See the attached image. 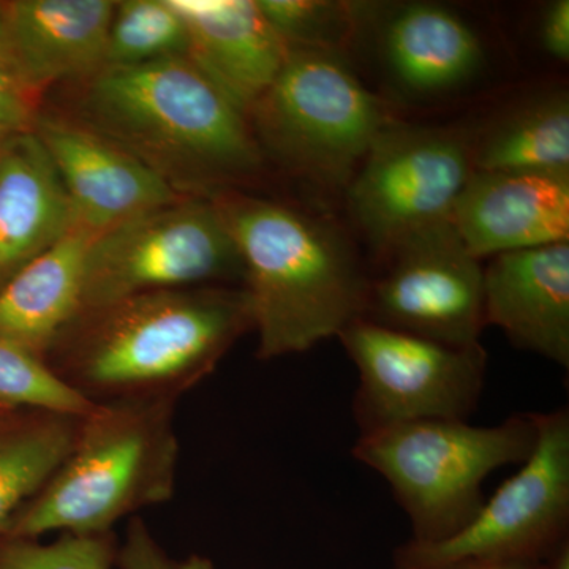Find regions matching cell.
Instances as JSON below:
<instances>
[{
	"mask_svg": "<svg viewBox=\"0 0 569 569\" xmlns=\"http://www.w3.org/2000/svg\"><path fill=\"white\" fill-rule=\"evenodd\" d=\"M252 329L242 287L153 291L82 313L44 361L93 406L176 403Z\"/></svg>",
	"mask_w": 569,
	"mask_h": 569,
	"instance_id": "1",
	"label": "cell"
},
{
	"mask_svg": "<svg viewBox=\"0 0 569 569\" xmlns=\"http://www.w3.org/2000/svg\"><path fill=\"white\" fill-rule=\"evenodd\" d=\"M84 114L89 127L141 160L179 197H217L261 167L246 112L187 56L99 71Z\"/></svg>",
	"mask_w": 569,
	"mask_h": 569,
	"instance_id": "2",
	"label": "cell"
},
{
	"mask_svg": "<svg viewBox=\"0 0 569 569\" xmlns=\"http://www.w3.org/2000/svg\"><path fill=\"white\" fill-rule=\"evenodd\" d=\"M212 200L241 257L258 359L305 353L362 317L370 279L335 228L247 194Z\"/></svg>",
	"mask_w": 569,
	"mask_h": 569,
	"instance_id": "3",
	"label": "cell"
},
{
	"mask_svg": "<svg viewBox=\"0 0 569 569\" xmlns=\"http://www.w3.org/2000/svg\"><path fill=\"white\" fill-rule=\"evenodd\" d=\"M174 402L96 406L58 470L13 516L2 537L107 535L122 519L174 496L181 443Z\"/></svg>",
	"mask_w": 569,
	"mask_h": 569,
	"instance_id": "4",
	"label": "cell"
},
{
	"mask_svg": "<svg viewBox=\"0 0 569 569\" xmlns=\"http://www.w3.org/2000/svg\"><path fill=\"white\" fill-rule=\"evenodd\" d=\"M537 445L533 413L479 427L458 419L407 422L359 436L353 456L387 479L413 538L436 545L460 533L485 505L482 482L523 463Z\"/></svg>",
	"mask_w": 569,
	"mask_h": 569,
	"instance_id": "5",
	"label": "cell"
},
{
	"mask_svg": "<svg viewBox=\"0 0 569 569\" xmlns=\"http://www.w3.org/2000/svg\"><path fill=\"white\" fill-rule=\"evenodd\" d=\"M258 137L291 170L346 186L385 127L378 97L336 52L290 48L271 88L252 108Z\"/></svg>",
	"mask_w": 569,
	"mask_h": 569,
	"instance_id": "6",
	"label": "cell"
},
{
	"mask_svg": "<svg viewBox=\"0 0 569 569\" xmlns=\"http://www.w3.org/2000/svg\"><path fill=\"white\" fill-rule=\"evenodd\" d=\"M242 279L241 257L212 198H186L96 236L80 316L138 295L242 287Z\"/></svg>",
	"mask_w": 569,
	"mask_h": 569,
	"instance_id": "7",
	"label": "cell"
},
{
	"mask_svg": "<svg viewBox=\"0 0 569 569\" xmlns=\"http://www.w3.org/2000/svg\"><path fill=\"white\" fill-rule=\"evenodd\" d=\"M358 369L353 417L361 436L429 419L467 421L488 372L481 343L451 347L359 320L339 336Z\"/></svg>",
	"mask_w": 569,
	"mask_h": 569,
	"instance_id": "8",
	"label": "cell"
},
{
	"mask_svg": "<svg viewBox=\"0 0 569 569\" xmlns=\"http://www.w3.org/2000/svg\"><path fill=\"white\" fill-rule=\"evenodd\" d=\"M537 445L522 468L455 537L396 552V569H436L466 560H548L568 541L569 413H533Z\"/></svg>",
	"mask_w": 569,
	"mask_h": 569,
	"instance_id": "9",
	"label": "cell"
},
{
	"mask_svg": "<svg viewBox=\"0 0 569 569\" xmlns=\"http://www.w3.org/2000/svg\"><path fill=\"white\" fill-rule=\"evenodd\" d=\"M473 173L470 149L458 134L391 122L351 178V212L380 252L422 231L452 222Z\"/></svg>",
	"mask_w": 569,
	"mask_h": 569,
	"instance_id": "10",
	"label": "cell"
},
{
	"mask_svg": "<svg viewBox=\"0 0 569 569\" xmlns=\"http://www.w3.org/2000/svg\"><path fill=\"white\" fill-rule=\"evenodd\" d=\"M369 280L362 320L451 347L479 343L486 328L485 268L452 222L422 231L387 254Z\"/></svg>",
	"mask_w": 569,
	"mask_h": 569,
	"instance_id": "11",
	"label": "cell"
},
{
	"mask_svg": "<svg viewBox=\"0 0 569 569\" xmlns=\"http://www.w3.org/2000/svg\"><path fill=\"white\" fill-rule=\"evenodd\" d=\"M32 130L61 178L74 228L102 234L179 200L151 168L88 123L41 118Z\"/></svg>",
	"mask_w": 569,
	"mask_h": 569,
	"instance_id": "12",
	"label": "cell"
},
{
	"mask_svg": "<svg viewBox=\"0 0 569 569\" xmlns=\"http://www.w3.org/2000/svg\"><path fill=\"white\" fill-rule=\"evenodd\" d=\"M452 224L479 261L568 242L569 173L473 170Z\"/></svg>",
	"mask_w": 569,
	"mask_h": 569,
	"instance_id": "13",
	"label": "cell"
},
{
	"mask_svg": "<svg viewBox=\"0 0 569 569\" xmlns=\"http://www.w3.org/2000/svg\"><path fill=\"white\" fill-rule=\"evenodd\" d=\"M114 7L110 0L0 3L3 43L26 91L102 71Z\"/></svg>",
	"mask_w": 569,
	"mask_h": 569,
	"instance_id": "14",
	"label": "cell"
},
{
	"mask_svg": "<svg viewBox=\"0 0 569 569\" xmlns=\"http://www.w3.org/2000/svg\"><path fill=\"white\" fill-rule=\"evenodd\" d=\"M486 325L520 350L569 366V242L501 253L485 268Z\"/></svg>",
	"mask_w": 569,
	"mask_h": 569,
	"instance_id": "15",
	"label": "cell"
},
{
	"mask_svg": "<svg viewBox=\"0 0 569 569\" xmlns=\"http://www.w3.org/2000/svg\"><path fill=\"white\" fill-rule=\"evenodd\" d=\"M189 31L190 59L246 114L264 96L290 47L257 0H171Z\"/></svg>",
	"mask_w": 569,
	"mask_h": 569,
	"instance_id": "16",
	"label": "cell"
},
{
	"mask_svg": "<svg viewBox=\"0 0 569 569\" xmlns=\"http://www.w3.org/2000/svg\"><path fill=\"white\" fill-rule=\"evenodd\" d=\"M61 178L33 130L0 156V287L73 230Z\"/></svg>",
	"mask_w": 569,
	"mask_h": 569,
	"instance_id": "17",
	"label": "cell"
},
{
	"mask_svg": "<svg viewBox=\"0 0 569 569\" xmlns=\"http://www.w3.org/2000/svg\"><path fill=\"white\" fill-rule=\"evenodd\" d=\"M93 239L96 234L73 228L0 287V337L47 358L80 317Z\"/></svg>",
	"mask_w": 569,
	"mask_h": 569,
	"instance_id": "18",
	"label": "cell"
},
{
	"mask_svg": "<svg viewBox=\"0 0 569 569\" xmlns=\"http://www.w3.org/2000/svg\"><path fill=\"white\" fill-rule=\"evenodd\" d=\"M388 63L415 92H441L467 81L478 69L482 48L458 14L430 3H413L389 21Z\"/></svg>",
	"mask_w": 569,
	"mask_h": 569,
	"instance_id": "19",
	"label": "cell"
},
{
	"mask_svg": "<svg viewBox=\"0 0 569 569\" xmlns=\"http://www.w3.org/2000/svg\"><path fill=\"white\" fill-rule=\"evenodd\" d=\"M81 418L48 411L0 418V537L67 458Z\"/></svg>",
	"mask_w": 569,
	"mask_h": 569,
	"instance_id": "20",
	"label": "cell"
},
{
	"mask_svg": "<svg viewBox=\"0 0 569 569\" xmlns=\"http://www.w3.org/2000/svg\"><path fill=\"white\" fill-rule=\"evenodd\" d=\"M473 170L569 173L567 93H550L512 112L486 134Z\"/></svg>",
	"mask_w": 569,
	"mask_h": 569,
	"instance_id": "21",
	"label": "cell"
},
{
	"mask_svg": "<svg viewBox=\"0 0 569 569\" xmlns=\"http://www.w3.org/2000/svg\"><path fill=\"white\" fill-rule=\"evenodd\" d=\"M189 54V31L171 0L116 2L103 69H129Z\"/></svg>",
	"mask_w": 569,
	"mask_h": 569,
	"instance_id": "22",
	"label": "cell"
},
{
	"mask_svg": "<svg viewBox=\"0 0 569 569\" xmlns=\"http://www.w3.org/2000/svg\"><path fill=\"white\" fill-rule=\"evenodd\" d=\"M93 403L56 376L40 356L0 337V408L84 417Z\"/></svg>",
	"mask_w": 569,
	"mask_h": 569,
	"instance_id": "23",
	"label": "cell"
},
{
	"mask_svg": "<svg viewBox=\"0 0 569 569\" xmlns=\"http://www.w3.org/2000/svg\"><path fill=\"white\" fill-rule=\"evenodd\" d=\"M261 13L290 48L336 52L355 31V7L321 0H257Z\"/></svg>",
	"mask_w": 569,
	"mask_h": 569,
	"instance_id": "24",
	"label": "cell"
},
{
	"mask_svg": "<svg viewBox=\"0 0 569 569\" xmlns=\"http://www.w3.org/2000/svg\"><path fill=\"white\" fill-rule=\"evenodd\" d=\"M119 542L114 533L0 537V569H114Z\"/></svg>",
	"mask_w": 569,
	"mask_h": 569,
	"instance_id": "25",
	"label": "cell"
},
{
	"mask_svg": "<svg viewBox=\"0 0 569 569\" xmlns=\"http://www.w3.org/2000/svg\"><path fill=\"white\" fill-rule=\"evenodd\" d=\"M28 130H31L29 92L11 66L0 24V156L11 140Z\"/></svg>",
	"mask_w": 569,
	"mask_h": 569,
	"instance_id": "26",
	"label": "cell"
},
{
	"mask_svg": "<svg viewBox=\"0 0 569 569\" xmlns=\"http://www.w3.org/2000/svg\"><path fill=\"white\" fill-rule=\"evenodd\" d=\"M119 569H178L141 518L130 519L123 541L119 542Z\"/></svg>",
	"mask_w": 569,
	"mask_h": 569,
	"instance_id": "27",
	"label": "cell"
},
{
	"mask_svg": "<svg viewBox=\"0 0 569 569\" xmlns=\"http://www.w3.org/2000/svg\"><path fill=\"white\" fill-rule=\"evenodd\" d=\"M541 43L553 59L567 62L569 58V2L557 0L542 14Z\"/></svg>",
	"mask_w": 569,
	"mask_h": 569,
	"instance_id": "28",
	"label": "cell"
},
{
	"mask_svg": "<svg viewBox=\"0 0 569 569\" xmlns=\"http://www.w3.org/2000/svg\"><path fill=\"white\" fill-rule=\"evenodd\" d=\"M436 569H545V563L526 560H466Z\"/></svg>",
	"mask_w": 569,
	"mask_h": 569,
	"instance_id": "29",
	"label": "cell"
},
{
	"mask_svg": "<svg viewBox=\"0 0 569 569\" xmlns=\"http://www.w3.org/2000/svg\"><path fill=\"white\" fill-rule=\"evenodd\" d=\"M176 568L178 569H219L216 567V563L211 559L204 556H198V553H192V556L187 557L182 561H176Z\"/></svg>",
	"mask_w": 569,
	"mask_h": 569,
	"instance_id": "30",
	"label": "cell"
},
{
	"mask_svg": "<svg viewBox=\"0 0 569 569\" xmlns=\"http://www.w3.org/2000/svg\"><path fill=\"white\" fill-rule=\"evenodd\" d=\"M545 569H569V545L568 541L560 546L552 556L549 557Z\"/></svg>",
	"mask_w": 569,
	"mask_h": 569,
	"instance_id": "31",
	"label": "cell"
},
{
	"mask_svg": "<svg viewBox=\"0 0 569 569\" xmlns=\"http://www.w3.org/2000/svg\"><path fill=\"white\" fill-rule=\"evenodd\" d=\"M7 413H11V411H6V410H2V408H0V418H2L3 415H7Z\"/></svg>",
	"mask_w": 569,
	"mask_h": 569,
	"instance_id": "32",
	"label": "cell"
}]
</instances>
